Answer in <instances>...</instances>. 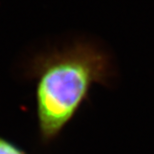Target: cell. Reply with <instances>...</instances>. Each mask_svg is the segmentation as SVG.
Segmentation results:
<instances>
[{"instance_id": "cell-1", "label": "cell", "mask_w": 154, "mask_h": 154, "mask_svg": "<svg viewBox=\"0 0 154 154\" xmlns=\"http://www.w3.org/2000/svg\"><path fill=\"white\" fill-rule=\"evenodd\" d=\"M28 72L36 81L40 137L48 143L75 116L92 86L109 84L113 69L102 48L83 41L36 56Z\"/></svg>"}, {"instance_id": "cell-2", "label": "cell", "mask_w": 154, "mask_h": 154, "mask_svg": "<svg viewBox=\"0 0 154 154\" xmlns=\"http://www.w3.org/2000/svg\"><path fill=\"white\" fill-rule=\"evenodd\" d=\"M0 154H27L16 144L0 136Z\"/></svg>"}]
</instances>
